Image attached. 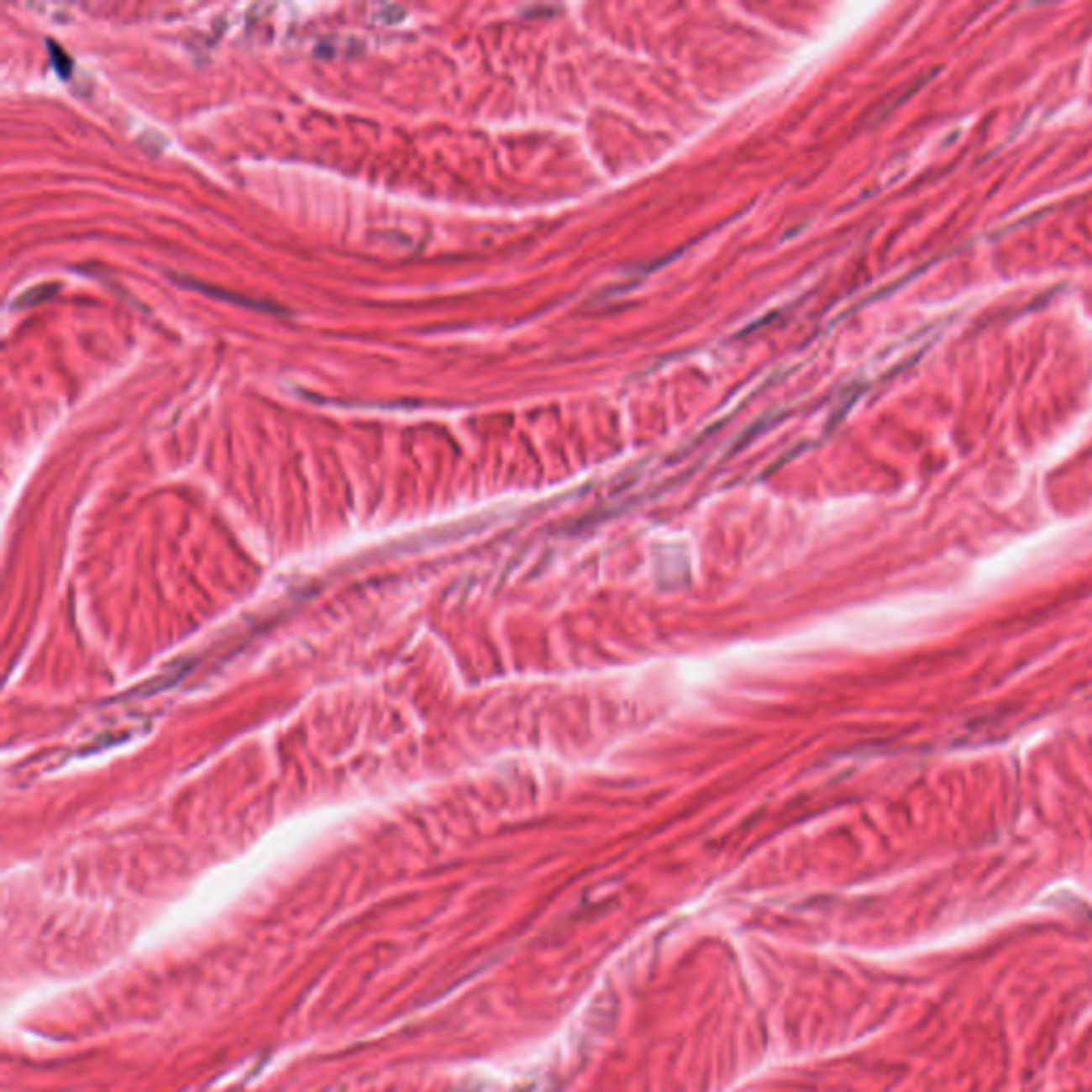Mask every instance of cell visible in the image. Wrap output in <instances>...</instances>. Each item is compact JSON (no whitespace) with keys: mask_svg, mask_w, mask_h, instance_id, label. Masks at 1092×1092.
Segmentation results:
<instances>
[{"mask_svg":"<svg viewBox=\"0 0 1092 1092\" xmlns=\"http://www.w3.org/2000/svg\"><path fill=\"white\" fill-rule=\"evenodd\" d=\"M56 292H58V286H56V284H43V286L30 288V291L24 292V295L19 297V299H15V302H13V307H33V306H39V303L47 302V299H50V297L56 295Z\"/></svg>","mask_w":1092,"mask_h":1092,"instance_id":"7a4b0ae2","label":"cell"},{"mask_svg":"<svg viewBox=\"0 0 1092 1092\" xmlns=\"http://www.w3.org/2000/svg\"><path fill=\"white\" fill-rule=\"evenodd\" d=\"M173 280H177V282H180L181 286L192 288V291H199V292H203V295L213 297V299H224V302H235V303H239V306H248V307H252V310L278 312V307H271V306H269V303L255 302V299H248V297H241V295L233 297V295H228L227 291H223V288L207 286V284H201V282H197V280H190V278H176V276H173Z\"/></svg>","mask_w":1092,"mask_h":1092,"instance_id":"6da1fadb","label":"cell"},{"mask_svg":"<svg viewBox=\"0 0 1092 1092\" xmlns=\"http://www.w3.org/2000/svg\"><path fill=\"white\" fill-rule=\"evenodd\" d=\"M47 47H50L51 62H54V69L58 71V75H60V77H69L71 66H73V60H71V58L66 56L65 51H62L60 47L56 45V43L50 41V43H47Z\"/></svg>","mask_w":1092,"mask_h":1092,"instance_id":"3957f363","label":"cell"}]
</instances>
